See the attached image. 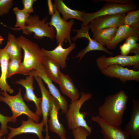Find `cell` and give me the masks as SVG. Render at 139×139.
Instances as JSON below:
<instances>
[{
    "mask_svg": "<svg viewBox=\"0 0 139 139\" xmlns=\"http://www.w3.org/2000/svg\"><path fill=\"white\" fill-rule=\"evenodd\" d=\"M128 97L122 90L107 96L103 103L99 107L98 116L109 124L120 127L123 121Z\"/></svg>",
    "mask_w": 139,
    "mask_h": 139,
    "instance_id": "cell-1",
    "label": "cell"
},
{
    "mask_svg": "<svg viewBox=\"0 0 139 139\" xmlns=\"http://www.w3.org/2000/svg\"><path fill=\"white\" fill-rule=\"evenodd\" d=\"M17 39L24 53L23 59L19 74L27 75L31 71L36 70L43 65L46 56L37 43L22 35Z\"/></svg>",
    "mask_w": 139,
    "mask_h": 139,
    "instance_id": "cell-2",
    "label": "cell"
},
{
    "mask_svg": "<svg viewBox=\"0 0 139 139\" xmlns=\"http://www.w3.org/2000/svg\"><path fill=\"white\" fill-rule=\"evenodd\" d=\"M106 2L98 11L92 13L83 11L82 16V24L85 26L95 18L102 15L120 13H126L135 10L136 5L132 0H104Z\"/></svg>",
    "mask_w": 139,
    "mask_h": 139,
    "instance_id": "cell-3",
    "label": "cell"
},
{
    "mask_svg": "<svg viewBox=\"0 0 139 139\" xmlns=\"http://www.w3.org/2000/svg\"><path fill=\"white\" fill-rule=\"evenodd\" d=\"M78 100L71 101L68 106V110L65 114L67 126L68 128L72 131L78 127H83L91 133V127L87 124L84 118L87 113L80 112V109L83 104L92 98V94L81 91Z\"/></svg>",
    "mask_w": 139,
    "mask_h": 139,
    "instance_id": "cell-4",
    "label": "cell"
},
{
    "mask_svg": "<svg viewBox=\"0 0 139 139\" xmlns=\"http://www.w3.org/2000/svg\"><path fill=\"white\" fill-rule=\"evenodd\" d=\"M21 89H19L18 94L14 96L8 94L6 91H0V101L6 103L10 107L12 112L11 116L12 122L15 123L19 116L24 114L28 118L34 120L36 123L39 122L40 118L39 116L31 110L27 105L21 94Z\"/></svg>",
    "mask_w": 139,
    "mask_h": 139,
    "instance_id": "cell-5",
    "label": "cell"
},
{
    "mask_svg": "<svg viewBox=\"0 0 139 139\" xmlns=\"http://www.w3.org/2000/svg\"><path fill=\"white\" fill-rule=\"evenodd\" d=\"M48 19L47 16L41 20L38 15H30L25 24L28 35H31L33 33L34 37L36 39L40 40L46 37L54 40L55 30L53 27L49 25V22L47 21Z\"/></svg>",
    "mask_w": 139,
    "mask_h": 139,
    "instance_id": "cell-6",
    "label": "cell"
},
{
    "mask_svg": "<svg viewBox=\"0 0 139 139\" xmlns=\"http://www.w3.org/2000/svg\"><path fill=\"white\" fill-rule=\"evenodd\" d=\"M54 13L51 16L49 25L55 29L56 31L55 39L57 45L60 43L63 46L65 41L68 42L70 45L72 40L71 37V29L74 23L73 19L65 21L61 17L60 13L57 10L54 3Z\"/></svg>",
    "mask_w": 139,
    "mask_h": 139,
    "instance_id": "cell-7",
    "label": "cell"
},
{
    "mask_svg": "<svg viewBox=\"0 0 139 139\" xmlns=\"http://www.w3.org/2000/svg\"><path fill=\"white\" fill-rule=\"evenodd\" d=\"M96 61L97 66L101 71L113 64L119 65L123 67L132 66L134 70H139V55H120L107 57L103 55L97 58Z\"/></svg>",
    "mask_w": 139,
    "mask_h": 139,
    "instance_id": "cell-8",
    "label": "cell"
},
{
    "mask_svg": "<svg viewBox=\"0 0 139 139\" xmlns=\"http://www.w3.org/2000/svg\"><path fill=\"white\" fill-rule=\"evenodd\" d=\"M126 13L106 15L97 17L88 25L93 33L100 30L108 28H118L123 24Z\"/></svg>",
    "mask_w": 139,
    "mask_h": 139,
    "instance_id": "cell-9",
    "label": "cell"
},
{
    "mask_svg": "<svg viewBox=\"0 0 139 139\" xmlns=\"http://www.w3.org/2000/svg\"><path fill=\"white\" fill-rule=\"evenodd\" d=\"M90 29L88 25L84 26L82 23L81 24V28L80 29H73V31L76 32V34L74 37L71 38L72 40L75 41L79 39L85 38L87 39L89 41L88 46L85 48L80 51L74 57L79 58V61H80L87 53L94 50L102 51L109 54H113V52L109 51L107 48L90 37L89 33Z\"/></svg>",
    "mask_w": 139,
    "mask_h": 139,
    "instance_id": "cell-10",
    "label": "cell"
},
{
    "mask_svg": "<svg viewBox=\"0 0 139 139\" xmlns=\"http://www.w3.org/2000/svg\"><path fill=\"white\" fill-rule=\"evenodd\" d=\"M27 75L40 77L47 85L51 94L58 101L62 113L63 114L66 113L68 108L67 102L65 98L61 94L58 89L53 84L52 80L47 76L43 65L36 70L31 71Z\"/></svg>",
    "mask_w": 139,
    "mask_h": 139,
    "instance_id": "cell-11",
    "label": "cell"
},
{
    "mask_svg": "<svg viewBox=\"0 0 139 139\" xmlns=\"http://www.w3.org/2000/svg\"><path fill=\"white\" fill-rule=\"evenodd\" d=\"M45 125L44 122L42 120L40 123H37L32 119L28 118L26 120H22L21 125L17 128L8 126V129H10V131L6 139H12L15 136L27 133L35 134L39 139H45L42 132L45 131L43 128Z\"/></svg>",
    "mask_w": 139,
    "mask_h": 139,
    "instance_id": "cell-12",
    "label": "cell"
},
{
    "mask_svg": "<svg viewBox=\"0 0 139 139\" xmlns=\"http://www.w3.org/2000/svg\"><path fill=\"white\" fill-rule=\"evenodd\" d=\"M101 72L106 76L119 79L123 83L127 81L139 82V70L129 69L120 65H110Z\"/></svg>",
    "mask_w": 139,
    "mask_h": 139,
    "instance_id": "cell-13",
    "label": "cell"
},
{
    "mask_svg": "<svg viewBox=\"0 0 139 139\" xmlns=\"http://www.w3.org/2000/svg\"><path fill=\"white\" fill-rule=\"evenodd\" d=\"M60 109V106L58 101L51 95L48 114L50 118L48 121L49 128L51 132L58 135L61 139H65L66 138V131L64 125L60 123L58 118V112Z\"/></svg>",
    "mask_w": 139,
    "mask_h": 139,
    "instance_id": "cell-14",
    "label": "cell"
},
{
    "mask_svg": "<svg viewBox=\"0 0 139 139\" xmlns=\"http://www.w3.org/2000/svg\"><path fill=\"white\" fill-rule=\"evenodd\" d=\"M91 120L99 125L105 139H130L129 136L120 127L109 124L98 115L92 116Z\"/></svg>",
    "mask_w": 139,
    "mask_h": 139,
    "instance_id": "cell-15",
    "label": "cell"
},
{
    "mask_svg": "<svg viewBox=\"0 0 139 139\" xmlns=\"http://www.w3.org/2000/svg\"><path fill=\"white\" fill-rule=\"evenodd\" d=\"M76 44L72 43L70 46L66 48L63 47L60 43L52 50H49L44 48L41 50L46 57L55 62L63 69L67 66L66 60L70 53L75 48Z\"/></svg>",
    "mask_w": 139,
    "mask_h": 139,
    "instance_id": "cell-16",
    "label": "cell"
},
{
    "mask_svg": "<svg viewBox=\"0 0 139 139\" xmlns=\"http://www.w3.org/2000/svg\"><path fill=\"white\" fill-rule=\"evenodd\" d=\"M33 77L39 86L41 94L40 108L42 116V120L44 121L45 125L46 135L45 139H49L50 136L48 135V116L50 107L51 95L44 86L42 79L37 76Z\"/></svg>",
    "mask_w": 139,
    "mask_h": 139,
    "instance_id": "cell-17",
    "label": "cell"
},
{
    "mask_svg": "<svg viewBox=\"0 0 139 139\" xmlns=\"http://www.w3.org/2000/svg\"><path fill=\"white\" fill-rule=\"evenodd\" d=\"M34 77L27 75L25 79L16 80L15 82L24 88L25 92L24 95V99L28 102H33L36 106L35 114L38 116L42 115L40 108L41 98L37 97L35 95L33 86Z\"/></svg>",
    "mask_w": 139,
    "mask_h": 139,
    "instance_id": "cell-18",
    "label": "cell"
},
{
    "mask_svg": "<svg viewBox=\"0 0 139 139\" xmlns=\"http://www.w3.org/2000/svg\"><path fill=\"white\" fill-rule=\"evenodd\" d=\"M129 121L124 131L131 139H139V100L133 99Z\"/></svg>",
    "mask_w": 139,
    "mask_h": 139,
    "instance_id": "cell-19",
    "label": "cell"
},
{
    "mask_svg": "<svg viewBox=\"0 0 139 139\" xmlns=\"http://www.w3.org/2000/svg\"><path fill=\"white\" fill-rule=\"evenodd\" d=\"M131 36L139 37V28L123 24L117 28L115 36L106 46L109 49H114L118 44Z\"/></svg>",
    "mask_w": 139,
    "mask_h": 139,
    "instance_id": "cell-20",
    "label": "cell"
},
{
    "mask_svg": "<svg viewBox=\"0 0 139 139\" xmlns=\"http://www.w3.org/2000/svg\"><path fill=\"white\" fill-rule=\"evenodd\" d=\"M58 84L62 93L69 98L71 101L77 100L80 98V93L68 74L60 73Z\"/></svg>",
    "mask_w": 139,
    "mask_h": 139,
    "instance_id": "cell-21",
    "label": "cell"
},
{
    "mask_svg": "<svg viewBox=\"0 0 139 139\" xmlns=\"http://www.w3.org/2000/svg\"><path fill=\"white\" fill-rule=\"evenodd\" d=\"M10 58L5 48L0 51V66L1 74L0 76V89L2 91H6L11 93L14 90L6 81L8 65Z\"/></svg>",
    "mask_w": 139,
    "mask_h": 139,
    "instance_id": "cell-22",
    "label": "cell"
},
{
    "mask_svg": "<svg viewBox=\"0 0 139 139\" xmlns=\"http://www.w3.org/2000/svg\"><path fill=\"white\" fill-rule=\"evenodd\" d=\"M54 1L56 9L61 14L64 20L67 21L70 19H75L82 22L83 11L71 8L63 0H54Z\"/></svg>",
    "mask_w": 139,
    "mask_h": 139,
    "instance_id": "cell-23",
    "label": "cell"
},
{
    "mask_svg": "<svg viewBox=\"0 0 139 139\" xmlns=\"http://www.w3.org/2000/svg\"><path fill=\"white\" fill-rule=\"evenodd\" d=\"M43 65L47 76L52 81L58 84L61 72L59 65L46 57L43 62Z\"/></svg>",
    "mask_w": 139,
    "mask_h": 139,
    "instance_id": "cell-24",
    "label": "cell"
},
{
    "mask_svg": "<svg viewBox=\"0 0 139 139\" xmlns=\"http://www.w3.org/2000/svg\"><path fill=\"white\" fill-rule=\"evenodd\" d=\"M4 48L10 59L13 58L21 59L22 48L17 38L10 33H8L7 41Z\"/></svg>",
    "mask_w": 139,
    "mask_h": 139,
    "instance_id": "cell-25",
    "label": "cell"
},
{
    "mask_svg": "<svg viewBox=\"0 0 139 139\" xmlns=\"http://www.w3.org/2000/svg\"><path fill=\"white\" fill-rule=\"evenodd\" d=\"M117 28H108L100 30L93 33V39L103 46H106L115 36Z\"/></svg>",
    "mask_w": 139,
    "mask_h": 139,
    "instance_id": "cell-26",
    "label": "cell"
},
{
    "mask_svg": "<svg viewBox=\"0 0 139 139\" xmlns=\"http://www.w3.org/2000/svg\"><path fill=\"white\" fill-rule=\"evenodd\" d=\"M14 13L15 15L16 21L15 27L19 28H14L15 30H22L23 33L28 35L25 26L26 21L30 16V14L27 13L23 9H19L18 7L13 8Z\"/></svg>",
    "mask_w": 139,
    "mask_h": 139,
    "instance_id": "cell-27",
    "label": "cell"
},
{
    "mask_svg": "<svg viewBox=\"0 0 139 139\" xmlns=\"http://www.w3.org/2000/svg\"><path fill=\"white\" fill-rule=\"evenodd\" d=\"M127 13L123 24L139 28V10L129 11Z\"/></svg>",
    "mask_w": 139,
    "mask_h": 139,
    "instance_id": "cell-28",
    "label": "cell"
},
{
    "mask_svg": "<svg viewBox=\"0 0 139 139\" xmlns=\"http://www.w3.org/2000/svg\"><path fill=\"white\" fill-rule=\"evenodd\" d=\"M21 59L11 58L9 61L7 68V78L13 75L19 74L21 67Z\"/></svg>",
    "mask_w": 139,
    "mask_h": 139,
    "instance_id": "cell-29",
    "label": "cell"
},
{
    "mask_svg": "<svg viewBox=\"0 0 139 139\" xmlns=\"http://www.w3.org/2000/svg\"><path fill=\"white\" fill-rule=\"evenodd\" d=\"M139 39V37L131 36L126 39L125 42L130 47L131 53H134L136 55H139V44L137 43Z\"/></svg>",
    "mask_w": 139,
    "mask_h": 139,
    "instance_id": "cell-30",
    "label": "cell"
},
{
    "mask_svg": "<svg viewBox=\"0 0 139 139\" xmlns=\"http://www.w3.org/2000/svg\"><path fill=\"white\" fill-rule=\"evenodd\" d=\"M72 133L74 139H87L91 134L86 128L81 127L72 131Z\"/></svg>",
    "mask_w": 139,
    "mask_h": 139,
    "instance_id": "cell-31",
    "label": "cell"
},
{
    "mask_svg": "<svg viewBox=\"0 0 139 139\" xmlns=\"http://www.w3.org/2000/svg\"><path fill=\"white\" fill-rule=\"evenodd\" d=\"M12 0H0V16L8 13L13 5Z\"/></svg>",
    "mask_w": 139,
    "mask_h": 139,
    "instance_id": "cell-32",
    "label": "cell"
},
{
    "mask_svg": "<svg viewBox=\"0 0 139 139\" xmlns=\"http://www.w3.org/2000/svg\"><path fill=\"white\" fill-rule=\"evenodd\" d=\"M11 117L4 116L0 113V123L1 124L0 129L4 134H7L8 132L7 124L8 122H12Z\"/></svg>",
    "mask_w": 139,
    "mask_h": 139,
    "instance_id": "cell-33",
    "label": "cell"
},
{
    "mask_svg": "<svg viewBox=\"0 0 139 139\" xmlns=\"http://www.w3.org/2000/svg\"><path fill=\"white\" fill-rule=\"evenodd\" d=\"M36 0H22V2L23 6V9L29 14L33 12V4Z\"/></svg>",
    "mask_w": 139,
    "mask_h": 139,
    "instance_id": "cell-34",
    "label": "cell"
},
{
    "mask_svg": "<svg viewBox=\"0 0 139 139\" xmlns=\"http://www.w3.org/2000/svg\"><path fill=\"white\" fill-rule=\"evenodd\" d=\"M121 55L123 56H128L131 53V49L129 46L125 42L122 45L120 46Z\"/></svg>",
    "mask_w": 139,
    "mask_h": 139,
    "instance_id": "cell-35",
    "label": "cell"
},
{
    "mask_svg": "<svg viewBox=\"0 0 139 139\" xmlns=\"http://www.w3.org/2000/svg\"><path fill=\"white\" fill-rule=\"evenodd\" d=\"M49 14L52 16L54 13V9L53 4L50 0L47 1Z\"/></svg>",
    "mask_w": 139,
    "mask_h": 139,
    "instance_id": "cell-36",
    "label": "cell"
},
{
    "mask_svg": "<svg viewBox=\"0 0 139 139\" xmlns=\"http://www.w3.org/2000/svg\"><path fill=\"white\" fill-rule=\"evenodd\" d=\"M4 40V39L2 36L0 35V45L2 44V42Z\"/></svg>",
    "mask_w": 139,
    "mask_h": 139,
    "instance_id": "cell-37",
    "label": "cell"
},
{
    "mask_svg": "<svg viewBox=\"0 0 139 139\" xmlns=\"http://www.w3.org/2000/svg\"><path fill=\"white\" fill-rule=\"evenodd\" d=\"M4 135L3 133L2 132L1 130L0 129V138H1V137L3 135Z\"/></svg>",
    "mask_w": 139,
    "mask_h": 139,
    "instance_id": "cell-38",
    "label": "cell"
},
{
    "mask_svg": "<svg viewBox=\"0 0 139 139\" xmlns=\"http://www.w3.org/2000/svg\"><path fill=\"white\" fill-rule=\"evenodd\" d=\"M0 139H6V137H4V138H3V139H1V138H0Z\"/></svg>",
    "mask_w": 139,
    "mask_h": 139,
    "instance_id": "cell-39",
    "label": "cell"
},
{
    "mask_svg": "<svg viewBox=\"0 0 139 139\" xmlns=\"http://www.w3.org/2000/svg\"><path fill=\"white\" fill-rule=\"evenodd\" d=\"M1 49L0 48V51H1Z\"/></svg>",
    "mask_w": 139,
    "mask_h": 139,
    "instance_id": "cell-40",
    "label": "cell"
},
{
    "mask_svg": "<svg viewBox=\"0 0 139 139\" xmlns=\"http://www.w3.org/2000/svg\"><path fill=\"white\" fill-rule=\"evenodd\" d=\"M65 139H66V138Z\"/></svg>",
    "mask_w": 139,
    "mask_h": 139,
    "instance_id": "cell-41",
    "label": "cell"
}]
</instances>
